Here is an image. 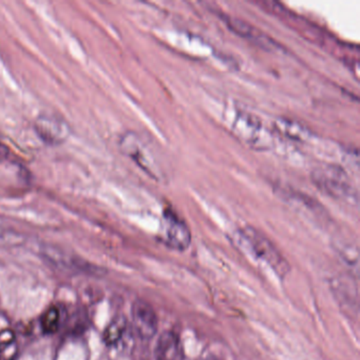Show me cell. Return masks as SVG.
<instances>
[{"instance_id": "6da1fadb", "label": "cell", "mask_w": 360, "mask_h": 360, "mask_svg": "<svg viewBox=\"0 0 360 360\" xmlns=\"http://www.w3.org/2000/svg\"><path fill=\"white\" fill-rule=\"evenodd\" d=\"M236 243L251 257L267 263L279 277L283 278L290 271V265L273 244L254 227H244L236 232Z\"/></svg>"}, {"instance_id": "7a4b0ae2", "label": "cell", "mask_w": 360, "mask_h": 360, "mask_svg": "<svg viewBox=\"0 0 360 360\" xmlns=\"http://www.w3.org/2000/svg\"><path fill=\"white\" fill-rule=\"evenodd\" d=\"M312 181L320 192L330 198L344 200L353 194V187L347 171L336 164L316 167L312 172Z\"/></svg>"}, {"instance_id": "3957f363", "label": "cell", "mask_w": 360, "mask_h": 360, "mask_svg": "<svg viewBox=\"0 0 360 360\" xmlns=\"http://www.w3.org/2000/svg\"><path fill=\"white\" fill-rule=\"evenodd\" d=\"M120 146L123 153L135 161L151 179H155V181L164 180V170L160 162L157 161V157L148 144L145 143L139 135L131 131L126 133L122 135Z\"/></svg>"}, {"instance_id": "277c9868", "label": "cell", "mask_w": 360, "mask_h": 360, "mask_svg": "<svg viewBox=\"0 0 360 360\" xmlns=\"http://www.w3.org/2000/svg\"><path fill=\"white\" fill-rule=\"evenodd\" d=\"M233 133L240 141L257 150L269 148L271 137L269 131L257 117L247 111H239L234 121Z\"/></svg>"}, {"instance_id": "5b68a950", "label": "cell", "mask_w": 360, "mask_h": 360, "mask_svg": "<svg viewBox=\"0 0 360 360\" xmlns=\"http://www.w3.org/2000/svg\"><path fill=\"white\" fill-rule=\"evenodd\" d=\"M162 240L167 247L183 251L192 242L190 227L174 210H166L162 217Z\"/></svg>"}, {"instance_id": "8992f818", "label": "cell", "mask_w": 360, "mask_h": 360, "mask_svg": "<svg viewBox=\"0 0 360 360\" xmlns=\"http://www.w3.org/2000/svg\"><path fill=\"white\" fill-rule=\"evenodd\" d=\"M133 324L135 332L143 340L155 337L157 332V316L155 310L146 301L137 300L131 310Z\"/></svg>"}, {"instance_id": "52a82bcc", "label": "cell", "mask_w": 360, "mask_h": 360, "mask_svg": "<svg viewBox=\"0 0 360 360\" xmlns=\"http://www.w3.org/2000/svg\"><path fill=\"white\" fill-rule=\"evenodd\" d=\"M35 131L45 143L60 145L69 137V126L58 117L43 115L35 123Z\"/></svg>"}, {"instance_id": "ba28073f", "label": "cell", "mask_w": 360, "mask_h": 360, "mask_svg": "<svg viewBox=\"0 0 360 360\" xmlns=\"http://www.w3.org/2000/svg\"><path fill=\"white\" fill-rule=\"evenodd\" d=\"M155 360H182L183 350L180 338L176 333L167 330L161 334L155 349Z\"/></svg>"}, {"instance_id": "9c48e42d", "label": "cell", "mask_w": 360, "mask_h": 360, "mask_svg": "<svg viewBox=\"0 0 360 360\" xmlns=\"http://www.w3.org/2000/svg\"><path fill=\"white\" fill-rule=\"evenodd\" d=\"M225 21L227 27L236 34L240 35L244 38L249 39V41H255L257 44H260L261 46H273V41H269V37L265 36L263 33L257 30L253 25L245 23V21H240L235 17H226Z\"/></svg>"}, {"instance_id": "30bf717a", "label": "cell", "mask_w": 360, "mask_h": 360, "mask_svg": "<svg viewBox=\"0 0 360 360\" xmlns=\"http://www.w3.org/2000/svg\"><path fill=\"white\" fill-rule=\"evenodd\" d=\"M275 129L283 137L294 139V141L304 142L310 139L311 131L308 128L297 123L295 121H291L287 119H279L273 124Z\"/></svg>"}, {"instance_id": "8fae6325", "label": "cell", "mask_w": 360, "mask_h": 360, "mask_svg": "<svg viewBox=\"0 0 360 360\" xmlns=\"http://www.w3.org/2000/svg\"><path fill=\"white\" fill-rule=\"evenodd\" d=\"M126 328H127L126 320L122 317L115 318L104 330V341L108 346H113V344H117L125 334Z\"/></svg>"}, {"instance_id": "7c38bea8", "label": "cell", "mask_w": 360, "mask_h": 360, "mask_svg": "<svg viewBox=\"0 0 360 360\" xmlns=\"http://www.w3.org/2000/svg\"><path fill=\"white\" fill-rule=\"evenodd\" d=\"M41 328L45 333H54L60 324V311L56 306H51L44 313L41 319Z\"/></svg>"}]
</instances>
